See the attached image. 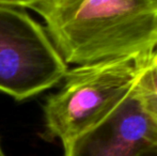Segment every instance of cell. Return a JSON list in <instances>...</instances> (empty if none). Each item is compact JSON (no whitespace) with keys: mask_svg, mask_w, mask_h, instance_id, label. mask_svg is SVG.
I'll return each instance as SVG.
<instances>
[{"mask_svg":"<svg viewBox=\"0 0 157 156\" xmlns=\"http://www.w3.org/2000/svg\"><path fill=\"white\" fill-rule=\"evenodd\" d=\"M157 144V126L135 90L109 117L64 146V156H139Z\"/></svg>","mask_w":157,"mask_h":156,"instance_id":"cell-4","label":"cell"},{"mask_svg":"<svg viewBox=\"0 0 157 156\" xmlns=\"http://www.w3.org/2000/svg\"><path fill=\"white\" fill-rule=\"evenodd\" d=\"M68 65L25 8L0 3V92L25 101L63 80Z\"/></svg>","mask_w":157,"mask_h":156,"instance_id":"cell-3","label":"cell"},{"mask_svg":"<svg viewBox=\"0 0 157 156\" xmlns=\"http://www.w3.org/2000/svg\"><path fill=\"white\" fill-rule=\"evenodd\" d=\"M143 56L68 69L44 104L46 136L65 146L109 117L134 90Z\"/></svg>","mask_w":157,"mask_h":156,"instance_id":"cell-2","label":"cell"},{"mask_svg":"<svg viewBox=\"0 0 157 156\" xmlns=\"http://www.w3.org/2000/svg\"><path fill=\"white\" fill-rule=\"evenodd\" d=\"M134 90L157 126V47L142 57L141 70Z\"/></svg>","mask_w":157,"mask_h":156,"instance_id":"cell-5","label":"cell"},{"mask_svg":"<svg viewBox=\"0 0 157 156\" xmlns=\"http://www.w3.org/2000/svg\"><path fill=\"white\" fill-rule=\"evenodd\" d=\"M139 156H157V144L144 150L142 153L139 154Z\"/></svg>","mask_w":157,"mask_h":156,"instance_id":"cell-7","label":"cell"},{"mask_svg":"<svg viewBox=\"0 0 157 156\" xmlns=\"http://www.w3.org/2000/svg\"><path fill=\"white\" fill-rule=\"evenodd\" d=\"M26 9L67 65L139 57L157 47V0H37Z\"/></svg>","mask_w":157,"mask_h":156,"instance_id":"cell-1","label":"cell"},{"mask_svg":"<svg viewBox=\"0 0 157 156\" xmlns=\"http://www.w3.org/2000/svg\"><path fill=\"white\" fill-rule=\"evenodd\" d=\"M35 1H37V0H0V3L18 6H23V8L26 9L29 4H31Z\"/></svg>","mask_w":157,"mask_h":156,"instance_id":"cell-6","label":"cell"},{"mask_svg":"<svg viewBox=\"0 0 157 156\" xmlns=\"http://www.w3.org/2000/svg\"><path fill=\"white\" fill-rule=\"evenodd\" d=\"M0 156H6V153L3 151V148H2V143H1V138H0Z\"/></svg>","mask_w":157,"mask_h":156,"instance_id":"cell-8","label":"cell"}]
</instances>
